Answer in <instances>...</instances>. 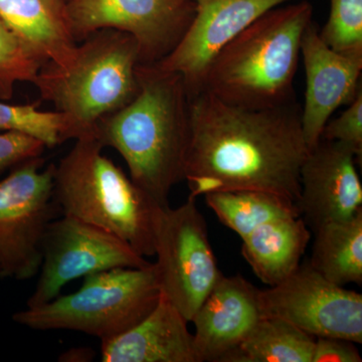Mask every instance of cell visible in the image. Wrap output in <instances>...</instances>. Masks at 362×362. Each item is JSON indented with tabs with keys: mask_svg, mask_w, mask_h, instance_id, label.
<instances>
[{
	"mask_svg": "<svg viewBox=\"0 0 362 362\" xmlns=\"http://www.w3.org/2000/svg\"><path fill=\"white\" fill-rule=\"evenodd\" d=\"M300 115L295 101L252 109L226 103L204 89L190 95L188 197L258 190L297 202L300 169L309 151Z\"/></svg>",
	"mask_w": 362,
	"mask_h": 362,
	"instance_id": "cell-1",
	"label": "cell"
},
{
	"mask_svg": "<svg viewBox=\"0 0 362 362\" xmlns=\"http://www.w3.org/2000/svg\"><path fill=\"white\" fill-rule=\"evenodd\" d=\"M139 92L129 104L98 121L93 137L115 149L131 180L161 206L185 180L189 142V95L178 74L154 64L138 66Z\"/></svg>",
	"mask_w": 362,
	"mask_h": 362,
	"instance_id": "cell-2",
	"label": "cell"
},
{
	"mask_svg": "<svg viewBox=\"0 0 362 362\" xmlns=\"http://www.w3.org/2000/svg\"><path fill=\"white\" fill-rule=\"evenodd\" d=\"M312 14L306 0L262 14L216 56L202 89L245 108H273L294 101L302 37Z\"/></svg>",
	"mask_w": 362,
	"mask_h": 362,
	"instance_id": "cell-3",
	"label": "cell"
},
{
	"mask_svg": "<svg viewBox=\"0 0 362 362\" xmlns=\"http://www.w3.org/2000/svg\"><path fill=\"white\" fill-rule=\"evenodd\" d=\"M103 149L94 137L75 140L54 164V202L64 216L114 233L143 257L154 256L156 218L163 206L105 156Z\"/></svg>",
	"mask_w": 362,
	"mask_h": 362,
	"instance_id": "cell-4",
	"label": "cell"
},
{
	"mask_svg": "<svg viewBox=\"0 0 362 362\" xmlns=\"http://www.w3.org/2000/svg\"><path fill=\"white\" fill-rule=\"evenodd\" d=\"M137 40L120 30H98L78 45L71 65L45 64L33 85L42 101L70 120L73 140L93 137L100 119L120 110L139 92Z\"/></svg>",
	"mask_w": 362,
	"mask_h": 362,
	"instance_id": "cell-5",
	"label": "cell"
},
{
	"mask_svg": "<svg viewBox=\"0 0 362 362\" xmlns=\"http://www.w3.org/2000/svg\"><path fill=\"white\" fill-rule=\"evenodd\" d=\"M160 295L154 263L110 269L85 276L78 291L16 312L13 320L30 329L78 331L106 341L148 315Z\"/></svg>",
	"mask_w": 362,
	"mask_h": 362,
	"instance_id": "cell-6",
	"label": "cell"
},
{
	"mask_svg": "<svg viewBox=\"0 0 362 362\" xmlns=\"http://www.w3.org/2000/svg\"><path fill=\"white\" fill-rule=\"evenodd\" d=\"M159 289L188 323L223 273L195 199L159 209L154 233Z\"/></svg>",
	"mask_w": 362,
	"mask_h": 362,
	"instance_id": "cell-7",
	"label": "cell"
},
{
	"mask_svg": "<svg viewBox=\"0 0 362 362\" xmlns=\"http://www.w3.org/2000/svg\"><path fill=\"white\" fill-rule=\"evenodd\" d=\"M54 164L44 157L21 162L0 181V278L28 280L42 266L45 230L59 206Z\"/></svg>",
	"mask_w": 362,
	"mask_h": 362,
	"instance_id": "cell-8",
	"label": "cell"
},
{
	"mask_svg": "<svg viewBox=\"0 0 362 362\" xmlns=\"http://www.w3.org/2000/svg\"><path fill=\"white\" fill-rule=\"evenodd\" d=\"M42 254L39 281L26 307L52 301L64 286L89 274L152 264L114 233L64 214L47 226Z\"/></svg>",
	"mask_w": 362,
	"mask_h": 362,
	"instance_id": "cell-9",
	"label": "cell"
},
{
	"mask_svg": "<svg viewBox=\"0 0 362 362\" xmlns=\"http://www.w3.org/2000/svg\"><path fill=\"white\" fill-rule=\"evenodd\" d=\"M263 315L278 317L315 337L362 342V295L331 283L308 263L259 290Z\"/></svg>",
	"mask_w": 362,
	"mask_h": 362,
	"instance_id": "cell-10",
	"label": "cell"
},
{
	"mask_svg": "<svg viewBox=\"0 0 362 362\" xmlns=\"http://www.w3.org/2000/svg\"><path fill=\"white\" fill-rule=\"evenodd\" d=\"M66 14L77 40L98 30L132 35L142 64H156L171 52L194 14L192 0H68Z\"/></svg>",
	"mask_w": 362,
	"mask_h": 362,
	"instance_id": "cell-11",
	"label": "cell"
},
{
	"mask_svg": "<svg viewBox=\"0 0 362 362\" xmlns=\"http://www.w3.org/2000/svg\"><path fill=\"white\" fill-rule=\"evenodd\" d=\"M292 0H194V14L180 42L154 64L178 74L188 95L202 89L218 54L252 21Z\"/></svg>",
	"mask_w": 362,
	"mask_h": 362,
	"instance_id": "cell-12",
	"label": "cell"
},
{
	"mask_svg": "<svg viewBox=\"0 0 362 362\" xmlns=\"http://www.w3.org/2000/svg\"><path fill=\"white\" fill-rule=\"evenodd\" d=\"M357 157L349 147L321 139L309 150L300 169V214L311 230L354 218L362 209Z\"/></svg>",
	"mask_w": 362,
	"mask_h": 362,
	"instance_id": "cell-13",
	"label": "cell"
},
{
	"mask_svg": "<svg viewBox=\"0 0 362 362\" xmlns=\"http://www.w3.org/2000/svg\"><path fill=\"white\" fill-rule=\"evenodd\" d=\"M300 57L306 75L301 126L311 150L321 140L322 131L339 107L349 105L361 89L362 56L344 54L328 47L312 21L304 32Z\"/></svg>",
	"mask_w": 362,
	"mask_h": 362,
	"instance_id": "cell-14",
	"label": "cell"
},
{
	"mask_svg": "<svg viewBox=\"0 0 362 362\" xmlns=\"http://www.w3.org/2000/svg\"><path fill=\"white\" fill-rule=\"evenodd\" d=\"M259 289L240 275L221 276L194 314L199 362H225L263 317Z\"/></svg>",
	"mask_w": 362,
	"mask_h": 362,
	"instance_id": "cell-15",
	"label": "cell"
},
{
	"mask_svg": "<svg viewBox=\"0 0 362 362\" xmlns=\"http://www.w3.org/2000/svg\"><path fill=\"white\" fill-rule=\"evenodd\" d=\"M187 321L165 297L139 323L102 341L103 362H199Z\"/></svg>",
	"mask_w": 362,
	"mask_h": 362,
	"instance_id": "cell-16",
	"label": "cell"
},
{
	"mask_svg": "<svg viewBox=\"0 0 362 362\" xmlns=\"http://www.w3.org/2000/svg\"><path fill=\"white\" fill-rule=\"evenodd\" d=\"M68 0H0V21L45 64L69 68L77 54Z\"/></svg>",
	"mask_w": 362,
	"mask_h": 362,
	"instance_id": "cell-17",
	"label": "cell"
},
{
	"mask_svg": "<svg viewBox=\"0 0 362 362\" xmlns=\"http://www.w3.org/2000/svg\"><path fill=\"white\" fill-rule=\"evenodd\" d=\"M310 239L301 216L269 221L243 239L242 254L257 277L273 287L299 268Z\"/></svg>",
	"mask_w": 362,
	"mask_h": 362,
	"instance_id": "cell-18",
	"label": "cell"
},
{
	"mask_svg": "<svg viewBox=\"0 0 362 362\" xmlns=\"http://www.w3.org/2000/svg\"><path fill=\"white\" fill-rule=\"evenodd\" d=\"M309 265L338 286L362 283V209L350 220L318 226Z\"/></svg>",
	"mask_w": 362,
	"mask_h": 362,
	"instance_id": "cell-19",
	"label": "cell"
},
{
	"mask_svg": "<svg viewBox=\"0 0 362 362\" xmlns=\"http://www.w3.org/2000/svg\"><path fill=\"white\" fill-rule=\"evenodd\" d=\"M315 340L288 321L264 315L225 362H311Z\"/></svg>",
	"mask_w": 362,
	"mask_h": 362,
	"instance_id": "cell-20",
	"label": "cell"
},
{
	"mask_svg": "<svg viewBox=\"0 0 362 362\" xmlns=\"http://www.w3.org/2000/svg\"><path fill=\"white\" fill-rule=\"evenodd\" d=\"M207 206L221 223L242 238L259 226L282 218L301 216L296 202L258 190H233L204 195Z\"/></svg>",
	"mask_w": 362,
	"mask_h": 362,
	"instance_id": "cell-21",
	"label": "cell"
},
{
	"mask_svg": "<svg viewBox=\"0 0 362 362\" xmlns=\"http://www.w3.org/2000/svg\"><path fill=\"white\" fill-rule=\"evenodd\" d=\"M0 132H18L44 143L47 148L73 139L68 117L59 111H42L39 104H11L0 100Z\"/></svg>",
	"mask_w": 362,
	"mask_h": 362,
	"instance_id": "cell-22",
	"label": "cell"
},
{
	"mask_svg": "<svg viewBox=\"0 0 362 362\" xmlns=\"http://www.w3.org/2000/svg\"><path fill=\"white\" fill-rule=\"evenodd\" d=\"M44 65L0 21V100L11 101L18 83L33 85Z\"/></svg>",
	"mask_w": 362,
	"mask_h": 362,
	"instance_id": "cell-23",
	"label": "cell"
},
{
	"mask_svg": "<svg viewBox=\"0 0 362 362\" xmlns=\"http://www.w3.org/2000/svg\"><path fill=\"white\" fill-rule=\"evenodd\" d=\"M319 35L334 51L362 56V0H330L329 18Z\"/></svg>",
	"mask_w": 362,
	"mask_h": 362,
	"instance_id": "cell-24",
	"label": "cell"
},
{
	"mask_svg": "<svg viewBox=\"0 0 362 362\" xmlns=\"http://www.w3.org/2000/svg\"><path fill=\"white\" fill-rule=\"evenodd\" d=\"M321 139L341 143L356 153L357 159H361L362 89L339 116L328 121Z\"/></svg>",
	"mask_w": 362,
	"mask_h": 362,
	"instance_id": "cell-25",
	"label": "cell"
},
{
	"mask_svg": "<svg viewBox=\"0 0 362 362\" xmlns=\"http://www.w3.org/2000/svg\"><path fill=\"white\" fill-rule=\"evenodd\" d=\"M47 146L30 136L0 132V175L28 159L44 156Z\"/></svg>",
	"mask_w": 362,
	"mask_h": 362,
	"instance_id": "cell-26",
	"label": "cell"
},
{
	"mask_svg": "<svg viewBox=\"0 0 362 362\" xmlns=\"http://www.w3.org/2000/svg\"><path fill=\"white\" fill-rule=\"evenodd\" d=\"M354 342L335 337H316L311 362H361Z\"/></svg>",
	"mask_w": 362,
	"mask_h": 362,
	"instance_id": "cell-27",
	"label": "cell"
}]
</instances>
